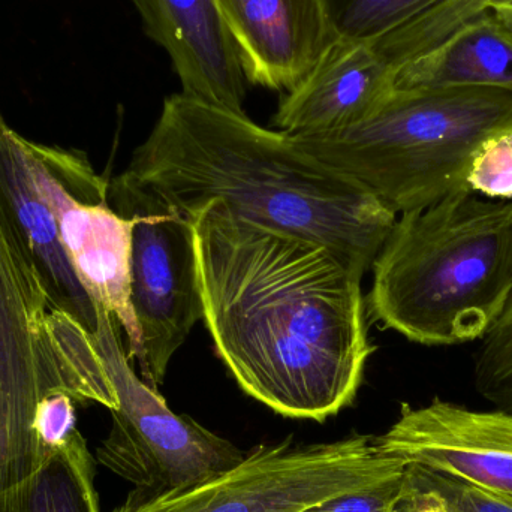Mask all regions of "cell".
Instances as JSON below:
<instances>
[{"instance_id":"ba28073f","label":"cell","mask_w":512,"mask_h":512,"mask_svg":"<svg viewBox=\"0 0 512 512\" xmlns=\"http://www.w3.org/2000/svg\"><path fill=\"white\" fill-rule=\"evenodd\" d=\"M108 200L131 219V304L143 337L141 379L158 390L171 358L203 319L195 221L129 171L110 182Z\"/></svg>"},{"instance_id":"9c48e42d","label":"cell","mask_w":512,"mask_h":512,"mask_svg":"<svg viewBox=\"0 0 512 512\" xmlns=\"http://www.w3.org/2000/svg\"><path fill=\"white\" fill-rule=\"evenodd\" d=\"M36 182L59 230L63 251L93 304L119 321L131 361L143 357V337L131 304L134 222L108 200L110 182L86 153L30 141Z\"/></svg>"},{"instance_id":"52a82bcc","label":"cell","mask_w":512,"mask_h":512,"mask_svg":"<svg viewBox=\"0 0 512 512\" xmlns=\"http://www.w3.org/2000/svg\"><path fill=\"white\" fill-rule=\"evenodd\" d=\"M95 309L93 334L119 400L98 462L147 496L186 489L236 466L245 453L188 415L174 414L135 373L119 321L104 307Z\"/></svg>"},{"instance_id":"7c38bea8","label":"cell","mask_w":512,"mask_h":512,"mask_svg":"<svg viewBox=\"0 0 512 512\" xmlns=\"http://www.w3.org/2000/svg\"><path fill=\"white\" fill-rule=\"evenodd\" d=\"M396 77L372 41L337 39L312 71L283 96L274 125L289 135L351 128L390 98Z\"/></svg>"},{"instance_id":"7a4b0ae2","label":"cell","mask_w":512,"mask_h":512,"mask_svg":"<svg viewBox=\"0 0 512 512\" xmlns=\"http://www.w3.org/2000/svg\"><path fill=\"white\" fill-rule=\"evenodd\" d=\"M126 171L188 215L222 201L246 221L328 246L363 274L397 221L286 132L183 93L165 99Z\"/></svg>"},{"instance_id":"5bb4252c","label":"cell","mask_w":512,"mask_h":512,"mask_svg":"<svg viewBox=\"0 0 512 512\" xmlns=\"http://www.w3.org/2000/svg\"><path fill=\"white\" fill-rule=\"evenodd\" d=\"M0 215L29 256L57 306L96 331V309L75 276L57 222L36 182L30 140L0 114Z\"/></svg>"},{"instance_id":"30bf717a","label":"cell","mask_w":512,"mask_h":512,"mask_svg":"<svg viewBox=\"0 0 512 512\" xmlns=\"http://www.w3.org/2000/svg\"><path fill=\"white\" fill-rule=\"evenodd\" d=\"M373 447L512 501V414L501 409L472 411L438 397L421 408L405 403Z\"/></svg>"},{"instance_id":"6da1fadb","label":"cell","mask_w":512,"mask_h":512,"mask_svg":"<svg viewBox=\"0 0 512 512\" xmlns=\"http://www.w3.org/2000/svg\"><path fill=\"white\" fill-rule=\"evenodd\" d=\"M203 321L252 399L324 423L351 405L375 351L364 274L328 246L234 215L222 201L194 216Z\"/></svg>"},{"instance_id":"ac0fdd59","label":"cell","mask_w":512,"mask_h":512,"mask_svg":"<svg viewBox=\"0 0 512 512\" xmlns=\"http://www.w3.org/2000/svg\"><path fill=\"white\" fill-rule=\"evenodd\" d=\"M480 342L475 387L496 409L512 414V288L501 316Z\"/></svg>"},{"instance_id":"8992f818","label":"cell","mask_w":512,"mask_h":512,"mask_svg":"<svg viewBox=\"0 0 512 512\" xmlns=\"http://www.w3.org/2000/svg\"><path fill=\"white\" fill-rule=\"evenodd\" d=\"M405 465L378 453L370 436L309 445L289 436L252 448L233 468L186 489L156 496L134 490L113 512H300L390 480Z\"/></svg>"},{"instance_id":"cb8c5ba5","label":"cell","mask_w":512,"mask_h":512,"mask_svg":"<svg viewBox=\"0 0 512 512\" xmlns=\"http://www.w3.org/2000/svg\"><path fill=\"white\" fill-rule=\"evenodd\" d=\"M487 9L493 11L498 20L504 23L512 33V0H495Z\"/></svg>"},{"instance_id":"603a6c76","label":"cell","mask_w":512,"mask_h":512,"mask_svg":"<svg viewBox=\"0 0 512 512\" xmlns=\"http://www.w3.org/2000/svg\"><path fill=\"white\" fill-rule=\"evenodd\" d=\"M390 512H448L441 499L421 486L406 471L403 472L402 487Z\"/></svg>"},{"instance_id":"4fadbf2b","label":"cell","mask_w":512,"mask_h":512,"mask_svg":"<svg viewBox=\"0 0 512 512\" xmlns=\"http://www.w3.org/2000/svg\"><path fill=\"white\" fill-rule=\"evenodd\" d=\"M249 84L294 89L336 41L321 0H219Z\"/></svg>"},{"instance_id":"277c9868","label":"cell","mask_w":512,"mask_h":512,"mask_svg":"<svg viewBox=\"0 0 512 512\" xmlns=\"http://www.w3.org/2000/svg\"><path fill=\"white\" fill-rule=\"evenodd\" d=\"M512 132V92L394 90L363 122L291 135L310 155L375 195L397 215L469 191L480 150Z\"/></svg>"},{"instance_id":"3957f363","label":"cell","mask_w":512,"mask_h":512,"mask_svg":"<svg viewBox=\"0 0 512 512\" xmlns=\"http://www.w3.org/2000/svg\"><path fill=\"white\" fill-rule=\"evenodd\" d=\"M372 268L382 327L424 346L481 340L512 288V200L462 191L402 213Z\"/></svg>"},{"instance_id":"5b68a950","label":"cell","mask_w":512,"mask_h":512,"mask_svg":"<svg viewBox=\"0 0 512 512\" xmlns=\"http://www.w3.org/2000/svg\"><path fill=\"white\" fill-rule=\"evenodd\" d=\"M54 393L119 406L95 334L57 306L0 215V490L50 456L32 423L38 403Z\"/></svg>"},{"instance_id":"9a60e30c","label":"cell","mask_w":512,"mask_h":512,"mask_svg":"<svg viewBox=\"0 0 512 512\" xmlns=\"http://www.w3.org/2000/svg\"><path fill=\"white\" fill-rule=\"evenodd\" d=\"M430 89L512 92V33L493 11L466 21L397 72L394 90Z\"/></svg>"},{"instance_id":"ffe728a7","label":"cell","mask_w":512,"mask_h":512,"mask_svg":"<svg viewBox=\"0 0 512 512\" xmlns=\"http://www.w3.org/2000/svg\"><path fill=\"white\" fill-rule=\"evenodd\" d=\"M468 188L487 200H512V132L493 138L480 150L469 173Z\"/></svg>"},{"instance_id":"e0dca14e","label":"cell","mask_w":512,"mask_h":512,"mask_svg":"<svg viewBox=\"0 0 512 512\" xmlns=\"http://www.w3.org/2000/svg\"><path fill=\"white\" fill-rule=\"evenodd\" d=\"M334 38L376 41L439 0H321Z\"/></svg>"},{"instance_id":"2e32d148","label":"cell","mask_w":512,"mask_h":512,"mask_svg":"<svg viewBox=\"0 0 512 512\" xmlns=\"http://www.w3.org/2000/svg\"><path fill=\"white\" fill-rule=\"evenodd\" d=\"M0 512H101L95 460L83 435L53 451L29 477L0 490Z\"/></svg>"},{"instance_id":"d6986e66","label":"cell","mask_w":512,"mask_h":512,"mask_svg":"<svg viewBox=\"0 0 512 512\" xmlns=\"http://www.w3.org/2000/svg\"><path fill=\"white\" fill-rule=\"evenodd\" d=\"M495 0H439L394 32V41L405 56L426 53L457 27L477 17Z\"/></svg>"},{"instance_id":"8fae6325","label":"cell","mask_w":512,"mask_h":512,"mask_svg":"<svg viewBox=\"0 0 512 512\" xmlns=\"http://www.w3.org/2000/svg\"><path fill=\"white\" fill-rule=\"evenodd\" d=\"M153 42L164 48L183 95L245 113L249 81L219 0H131Z\"/></svg>"},{"instance_id":"44dd1931","label":"cell","mask_w":512,"mask_h":512,"mask_svg":"<svg viewBox=\"0 0 512 512\" xmlns=\"http://www.w3.org/2000/svg\"><path fill=\"white\" fill-rule=\"evenodd\" d=\"M75 400L66 393L44 397L36 406L32 430L36 441L47 453L60 450L77 435Z\"/></svg>"},{"instance_id":"7402d4cb","label":"cell","mask_w":512,"mask_h":512,"mask_svg":"<svg viewBox=\"0 0 512 512\" xmlns=\"http://www.w3.org/2000/svg\"><path fill=\"white\" fill-rule=\"evenodd\" d=\"M403 472L382 483L331 496L300 512H390L402 487Z\"/></svg>"}]
</instances>
